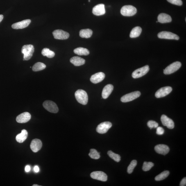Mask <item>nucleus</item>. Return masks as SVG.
Segmentation results:
<instances>
[{"instance_id": "obj_33", "label": "nucleus", "mask_w": 186, "mask_h": 186, "mask_svg": "<svg viewBox=\"0 0 186 186\" xmlns=\"http://www.w3.org/2000/svg\"><path fill=\"white\" fill-rule=\"evenodd\" d=\"M137 163L136 160H133L132 161L127 169V172L129 174H131L133 172L134 168L136 166Z\"/></svg>"}, {"instance_id": "obj_22", "label": "nucleus", "mask_w": 186, "mask_h": 186, "mask_svg": "<svg viewBox=\"0 0 186 186\" xmlns=\"http://www.w3.org/2000/svg\"><path fill=\"white\" fill-rule=\"evenodd\" d=\"M70 62L75 66H79L83 65L85 60L81 57L75 56L70 59Z\"/></svg>"}, {"instance_id": "obj_37", "label": "nucleus", "mask_w": 186, "mask_h": 186, "mask_svg": "<svg viewBox=\"0 0 186 186\" xmlns=\"http://www.w3.org/2000/svg\"><path fill=\"white\" fill-rule=\"evenodd\" d=\"M186 185V178H184L183 179L181 180L180 183V186H185Z\"/></svg>"}, {"instance_id": "obj_24", "label": "nucleus", "mask_w": 186, "mask_h": 186, "mask_svg": "<svg viewBox=\"0 0 186 186\" xmlns=\"http://www.w3.org/2000/svg\"><path fill=\"white\" fill-rule=\"evenodd\" d=\"M142 31V28L140 27H136L131 31L130 36L131 38H135L138 37L140 35Z\"/></svg>"}, {"instance_id": "obj_30", "label": "nucleus", "mask_w": 186, "mask_h": 186, "mask_svg": "<svg viewBox=\"0 0 186 186\" xmlns=\"http://www.w3.org/2000/svg\"><path fill=\"white\" fill-rule=\"evenodd\" d=\"M89 155L91 158L95 159V160L99 159L101 157L100 153L98 152L97 150L94 149H91L90 150Z\"/></svg>"}, {"instance_id": "obj_2", "label": "nucleus", "mask_w": 186, "mask_h": 186, "mask_svg": "<svg viewBox=\"0 0 186 186\" xmlns=\"http://www.w3.org/2000/svg\"><path fill=\"white\" fill-rule=\"evenodd\" d=\"M34 52V47L31 44H27L23 46L21 53L24 54V60L30 59Z\"/></svg>"}, {"instance_id": "obj_19", "label": "nucleus", "mask_w": 186, "mask_h": 186, "mask_svg": "<svg viewBox=\"0 0 186 186\" xmlns=\"http://www.w3.org/2000/svg\"><path fill=\"white\" fill-rule=\"evenodd\" d=\"M155 149L157 153L163 155H167L170 151L169 148L167 146L162 144L155 146Z\"/></svg>"}, {"instance_id": "obj_41", "label": "nucleus", "mask_w": 186, "mask_h": 186, "mask_svg": "<svg viewBox=\"0 0 186 186\" xmlns=\"http://www.w3.org/2000/svg\"><path fill=\"white\" fill-rule=\"evenodd\" d=\"M33 186H40V185H34Z\"/></svg>"}, {"instance_id": "obj_36", "label": "nucleus", "mask_w": 186, "mask_h": 186, "mask_svg": "<svg viewBox=\"0 0 186 186\" xmlns=\"http://www.w3.org/2000/svg\"><path fill=\"white\" fill-rule=\"evenodd\" d=\"M164 132V130L161 127H158L157 128L156 133L157 135H163Z\"/></svg>"}, {"instance_id": "obj_39", "label": "nucleus", "mask_w": 186, "mask_h": 186, "mask_svg": "<svg viewBox=\"0 0 186 186\" xmlns=\"http://www.w3.org/2000/svg\"><path fill=\"white\" fill-rule=\"evenodd\" d=\"M25 170L26 172H29L30 171V167L29 165L26 166L25 168Z\"/></svg>"}, {"instance_id": "obj_8", "label": "nucleus", "mask_w": 186, "mask_h": 186, "mask_svg": "<svg viewBox=\"0 0 186 186\" xmlns=\"http://www.w3.org/2000/svg\"><path fill=\"white\" fill-rule=\"evenodd\" d=\"M112 126V123L110 122H104L98 125L96 129V131L98 133L104 134L108 131L111 127Z\"/></svg>"}, {"instance_id": "obj_40", "label": "nucleus", "mask_w": 186, "mask_h": 186, "mask_svg": "<svg viewBox=\"0 0 186 186\" xmlns=\"http://www.w3.org/2000/svg\"><path fill=\"white\" fill-rule=\"evenodd\" d=\"M3 15H0V23H1L2 21L3 20Z\"/></svg>"}, {"instance_id": "obj_10", "label": "nucleus", "mask_w": 186, "mask_h": 186, "mask_svg": "<svg viewBox=\"0 0 186 186\" xmlns=\"http://www.w3.org/2000/svg\"><path fill=\"white\" fill-rule=\"evenodd\" d=\"M158 36L161 39H175L176 40H178L180 39L178 35L169 31L161 32L158 34Z\"/></svg>"}, {"instance_id": "obj_21", "label": "nucleus", "mask_w": 186, "mask_h": 186, "mask_svg": "<svg viewBox=\"0 0 186 186\" xmlns=\"http://www.w3.org/2000/svg\"><path fill=\"white\" fill-rule=\"evenodd\" d=\"M158 22L162 23H169L171 22L172 19L170 16L165 13H161L158 17Z\"/></svg>"}, {"instance_id": "obj_34", "label": "nucleus", "mask_w": 186, "mask_h": 186, "mask_svg": "<svg viewBox=\"0 0 186 186\" xmlns=\"http://www.w3.org/2000/svg\"><path fill=\"white\" fill-rule=\"evenodd\" d=\"M147 125L150 129L153 128H157L158 127V124L156 122L152 120H150L148 122Z\"/></svg>"}, {"instance_id": "obj_9", "label": "nucleus", "mask_w": 186, "mask_h": 186, "mask_svg": "<svg viewBox=\"0 0 186 186\" xmlns=\"http://www.w3.org/2000/svg\"><path fill=\"white\" fill-rule=\"evenodd\" d=\"M90 176L92 178L101 181L105 182L107 180V175L102 171H94L91 173Z\"/></svg>"}, {"instance_id": "obj_42", "label": "nucleus", "mask_w": 186, "mask_h": 186, "mask_svg": "<svg viewBox=\"0 0 186 186\" xmlns=\"http://www.w3.org/2000/svg\"><path fill=\"white\" fill-rule=\"evenodd\" d=\"M90 0H89V2H90Z\"/></svg>"}, {"instance_id": "obj_20", "label": "nucleus", "mask_w": 186, "mask_h": 186, "mask_svg": "<svg viewBox=\"0 0 186 186\" xmlns=\"http://www.w3.org/2000/svg\"><path fill=\"white\" fill-rule=\"evenodd\" d=\"M113 90V85L111 84H108L105 85L103 89L102 94V96L103 99H107L111 94Z\"/></svg>"}, {"instance_id": "obj_5", "label": "nucleus", "mask_w": 186, "mask_h": 186, "mask_svg": "<svg viewBox=\"0 0 186 186\" xmlns=\"http://www.w3.org/2000/svg\"><path fill=\"white\" fill-rule=\"evenodd\" d=\"M149 66L146 65L136 70L132 73V77L135 79L140 78L147 74L149 72Z\"/></svg>"}, {"instance_id": "obj_3", "label": "nucleus", "mask_w": 186, "mask_h": 186, "mask_svg": "<svg viewBox=\"0 0 186 186\" xmlns=\"http://www.w3.org/2000/svg\"><path fill=\"white\" fill-rule=\"evenodd\" d=\"M137 12L136 8L131 5H126L121 8V13L124 16H132Z\"/></svg>"}, {"instance_id": "obj_6", "label": "nucleus", "mask_w": 186, "mask_h": 186, "mask_svg": "<svg viewBox=\"0 0 186 186\" xmlns=\"http://www.w3.org/2000/svg\"><path fill=\"white\" fill-rule=\"evenodd\" d=\"M141 95V93L139 91L132 92L127 94L121 97V101L123 103L129 102L137 99Z\"/></svg>"}, {"instance_id": "obj_18", "label": "nucleus", "mask_w": 186, "mask_h": 186, "mask_svg": "<svg viewBox=\"0 0 186 186\" xmlns=\"http://www.w3.org/2000/svg\"><path fill=\"white\" fill-rule=\"evenodd\" d=\"M92 13L94 15L97 16L104 15L105 13V5L99 4L95 6L93 8Z\"/></svg>"}, {"instance_id": "obj_12", "label": "nucleus", "mask_w": 186, "mask_h": 186, "mask_svg": "<svg viewBox=\"0 0 186 186\" xmlns=\"http://www.w3.org/2000/svg\"><path fill=\"white\" fill-rule=\"evenodd\" d=\"M172 89L170 87H165L161 88L157 91L155 96L157 98L163 97L169 94L172 91Z\"/></svg>"}, {"instance_id": "obj_17", "label": "nucleus", "mask_w": 186, "mask_h": 186, "mask_svg": "<svg viewBox=\"0 0 186 186\" xmlns=\"http://www.w3.org/2000/svg\"><path fill=\"white\" fill-rule=\"evenodd\" d=\"M105 75L103 72H99L92 75L90 80L92 83L96 84L100 83L104 79Z\"/></svg>"}, {"instance_id": "obj_35", "label": "nucleus", "mask_w": 186, "mask_h": 186, "mask_svg": "<svg viewBox=\"0 0 186 186\" xmlns=\"http://www.w3.org/2000/svg\"><path fill=\"white\" fill-rule=\"evenodd\" d=\"M168 2L172 4L178 6H181L183 4V3L181 0H167Z\"/></svg>"}, {"instance_id": "obj_28", "label": "nucleus", "mask_w": 186, "mask_h": 186, "mask_svg": "<svg viewBox=\"0 0 186 186\" xmlns=\"http://www.w3.org/2000/svg\"><path fill=\"white\" fill-rule=\"evenodd\" d=\"M46 68V65L42 62H38L36 63L32 68L34 71H38L42 70Z\"/></svg>"}, {"instance_id": "obj_29", "label": "nucleus", "mask_w": 186, "mask_h": 186, "mask_svg": "<svg viewBox=\"0 0 186 186\" xmlns=\"http://www.w3.org/2000/svg\"><path fill=\"white\" fill-rule=\"evenodd\" d=\"M169 174L170 172L169 171H164L155 177V179L157 181H160L163 180L169 176Z\"/></svg>"}, {"instance_id": "obj_31", "label": "nucleus", "mask_w": 186, "mask_h": 186, "mask_svg": "<svg viewBox=\"0 0 186 186\" xmlns=\"http://www.w3.org/2000/svg\"><path fill=\"white\" fill-rule=\"evenodd\" d=\"M108 155L110 158L113 159L115 161L117 162L120 161L121 157L119 155L114 153L111 151H109L108 152Z\"/></svg>"}, {"instance_id": "obj_1", "label": "nucleus", "mask_w": 186, "mask_h": 186, "mask_svg": "<svg viewBox=\"0 0 186 186\" xmlns=\"http://www.w3.org/2000/svg\"><path fill=\"white\" fill-rule=\"evenodd\" d=\"M75 96L79 103L83 105L87 104L88 102V96L85 90L79 89L75 93Z\"/></svg>"}, {"instance_id": "obj_25", "label": "nucleus", "mask_w": 186, "mask_h": 186, "mask_svg": "<svg viewBox=\"0 0 186 186\" xmlns=\"http://www.w3.org/2000/svg\"><path fill=\"white\" fill-rule=\"evenodd\" d=\"M93 32L92 30L89 29H83L80 30L79 35L80 37L83 38H88L92 36Z\"/></svg>"}, {"instance_id": "obj_14", "label": "nucleus", "mask_w": 186, "mask_h": 186, "mask_svg": "<svg viewBox=\"0 0 186 186\" xmlns=\"http://www.w3.org/2000/svg\"><path fill=\"white\" fill-rule=\"evenodd\" d=\"M31 118V114L29 113L25 112L18 116L16 120L19 123H25L29 121Z\"/></svg>"}, {"instance_id": "obj_11", "label": "nucleus", "mask_w": 186, "mask_h": 186, "mask_svg": "<svg viewBox=\"0 0 186 186\" xmlns=\"http://www.w3.org/2000/svg\"><path fill=\"white\" fill-rule=\"evenodd\" d=\"M53 34L55 39L60 40H65L68 38L69 37L68 33L62 30H55Z\"/></svg>"}, {"instance_id": "obj_7", "label": "nucleus", "mask_w": 186, "mask_h": 186, "mask_svg": "<svg viewBox=\"0 0 186 186\" xmlns=\"http://www.w3.org/2000/svg\"><path fill=\"white\" fill-rule=\"evenodd\" d=\"M44 108L48 111L53 113H57L59 111V109L57 105L53 101H47L43 103Z\"/></svg>"}, {"instance_id": "obj_32", "label": "nucleus", "mask_w": 186, "mask_h": 186, "mask_svg": "<svg viewBox=\"0 0 186 186\" xmlns=\"http://www.w3.org/2000/svg\"><path fill=\"white\" fill-rule=\"evenodd\" d=\"M154 164L152 162H144L142 167V169L144 171L150 170L152 168Z\"/></svg>"}, {"instance_id": "obj_16", "label": "nucleus", "mask_w": 186, "mask_h": 186, "mask_svg": "<svg viewBox=\"0 0 186 186\" xmlns=\"http://www.w3.org/2000/svg\"><path fill=\"white\" fill-rule=\"evenodd\" d=\"M31 21L30 19H26L20 22L14 23L12 25V28L14 29H21L27 27L29 25Z\"/></svg>"}, {"instance_id": "obj_23", "label": "nucleus", "mask_w": 186, "mask_h": 186, "mask_svg": "<svg viewBox=\"0 0 186 186\" xmlns=\"http://www.w3.org/2000/svg\"><path fill=\"white\" fill-rule=\"evenodd\" d=\"M28 132L26 130L23 129L21 133L18 134L16 137V140L18 142L21 143L24 142L27 138Z\"/></svg>"}, {"instance_id": "obj_38", "label": "nucleus", "mask_w": 186, "mask_h": 186, "mask_svg": "<svg viewBox=\"0 0 186 186\" xmlns=\"http://www.w3.org/2000/svg\"><path fill=\"white\" fill-rule=\"evenodd\" d=\"M34 170L35 172H38L39 171V169L38 166H35L34 168Z\"/></svg>"}, {"instance_id": "obj_27", "label": "nucleus", "mask_w": 186, "mask_h": 186, "mask_svg": "<svg viewBox=\"0 0 186 186\" xmlns=\"http://www.w3.org/2000/svg\"><path fill=\"white\" fill-rule=\"evenodd\" d=\"M42 53L43 56H46L48 58H52L55 56V53L54 52L51 51L47 48H44L43 49Z\"/></svg>"}, {"instance_id": "obj_4", "label": "nucleus", "mask_w": 186, "mask_h": 186, "mask_svg": "<svg viewBox=\"0 0 186 186\" xmlns=\"http://www.w3.org/2000/svg\"><path fill=\"white\" fill-rule=\"evenodd\" d=\"M180 62H176L171 64L164 70L163 72L165 75H170L176 72L181 67Z\"/></svg>"}, {"instance_id": "obj_13", "label": "nucleus", "mask_w": 186, "mask_h": 186, "mask_svg": "<svg viewBox=\"0 0 186 186\" xmlns=\"http://www.w3.org/2000/svg\"><path fill=\"white\" fill-rule=\"evenodd\" d=\"M161 121L163 126L169 129H173L174 127V122L165 115H162L161 118Z\"/></svg>"}, {"instance_id": "obj_26", "label": "nucleus", "mask_w": 186, "mask_h": 186, "mask_svg": "<svg viewBox=\"0 0 186 186\" xmlns=\"http://www.w3.org/2000/svg\"><path fill=\"white\" fill-rule=\"evenodd\" d=\"M74 52L76 54L80 56H87L89 54V51L86 48L83 47H79L76 48L74 50Z\"/></svg>"}, {"instance_id": "obj_15", "label": "nucleus", "mask_w": 186, "mask_h": 186, "mask_svg": "<svg viewBox=\"0 0 186 186\" xmlns=\"http://www.w3.org/2000/svg\"><path fill=\"white\" fill-rule=\"evenodd\" d=\"M42 145V141L40 140L35 139L32 141L30 147L34 152H37L41 149Z\"/></svg>"}]
</instances>
